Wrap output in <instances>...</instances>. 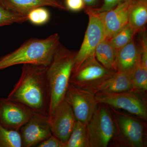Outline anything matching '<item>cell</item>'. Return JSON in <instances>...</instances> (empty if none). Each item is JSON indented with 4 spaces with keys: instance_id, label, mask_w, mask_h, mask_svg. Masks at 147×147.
<instances>
[{
    "instance_id": "1",
    "label": "cell",
    "mask_w": 147,
    "mask_h": 147,
    "mask_svg": "<svg viewBox=\"0 0 147 147\" xmlns=\"http://www.w3.org/2000/svg\"><path fill=\"white\" fill-rule=\"evenodd\" d=\"M47 67L23 64L21 76L7 98L23 103L35 113L49 117L50 95Z\"/></svg>"
},
{
    "instance_id": "2",
    "label": "cell",
    "mask_w": 147,
    "mask_h": 147,
    "mask_svg": "<svg viewBox=\"0 0 147 147\" xmlns=\"http://www.w3.org/2000/svg\"><path fill=\"white\" fill-rule=\"evenodd\" d=\"M77 52L60 44L47 67V76L50 90L48 115L53 114L64 100Z\"/></svg>"
},
{
    "instance_id": "3",
    "label": "cell",
    "mask_w": 147,
    "mask_h": 147,
    "mask_svg": "<svg viewBox=\"0 0 147 147\" xmlns=\"http://www.w3.org/2000/svg\"><path fill=\"white\" fill-rule=\"evenodd\" d=\"M58 34L44 39L32 38L19 48L0 59V70L19 64L48 66L57 48L60 44Z\"/></svg>"
},
{
    "instance_id": "4",
    "label": "cell",
    "mask_w": 147,
    "mask_h": 147,
    "mask_svg": "<svg viewBox=\"0 0 147 147\" xmlns=\"http://www.w3.org/2000/svg\"><path fill=\"white\" fill-rule=\"evenodd\" d=\"M115 127L112 144L117 147L147 146L146 121L109 106Z\"/></svg>"
},
{
    "instance_id": "5",
    "label": "cell",
    "mask_w": 147,
    "mask_h": 147,
    "mask_svg": "<svg viewBox=\"0 0 147 147\" xmlns=\"http://www.w3.org/2000/svg\"><path fill=\"white\" fill-rule=\"evenodd\" d=\"M95 98L98 103H103L125 110L147 121V91L132 88L113 93L97 92L95 94Z\"/></svg>"
},
{
    "instance_id": "6",
    "label": "cell",
    "mask_w": 147,
    "mask_h": 147,
    "mask_svg": "<svg viewBox=\"0 0 147 147\" xmlns=\"http://www.w3.org/2000/svg\"><path fill=\"white\" fill-rule=\"evenodd\" d=\"M87 125L90 147H107L112 144L115 127L108 105L98 103Z\"/></svg>"
},
{
    "instance_id": "7",
    "label": "cell",
    "mask_w": 147,
    "mask_h": 147,
    "mask_svg": "<svg viewBox=\"0 0 147 147\" xmlns=\"http://www.w3.org/2000/svg\"><path fill=\"white\" fill-rule=\"evenodd\" d=\"M84 9L88 16V24L80 50L76 53L72 73L87 59L95 56L96 47L105 38L104 27L99 13L93 7L85 6Z\"/></svg>"
},
{
    "instance_id": "8",
    "label": "cell",
    "mask_w": 147,
    "mask_h": 147,
    "mask_svg": "<svg viewBox=\"0 0 147 147\" xmlns=\"http://www.w3.org/2000/svg\"><path fill=\"white\" fill-rule=\"evenodd\" d=\"M116 71L105 68L95 56L84 61L75 72L71 74L69 83L80 88L96 92V90Z\"/></svg>"
},
{
    "instance_id": "9",
    "label": "cell",
    "mask_w": 147,
    "mask_h": 147,
    "mask_svg": "<svg viewBox=\"0 0 147 147\" xmlns=\"http://www.w3.org/2000/svg\"><path fill=\"white\" fill-rule=\"evenodd\" d=\"M95 94L69 83L64 99L71 106L76 120L87 124L90 119L98 104Z\"/></svg>"
},
{
    "instance_id": "10",
    "label": "cell",
    "mask_w": 147,
    "mask_h": 147,
    "mask_svg": "<svg viewBox=\"0 0 147 147\" xmlns=\"http://www.w3.org/2000/svg\"><path fill=\"white\" fill-rule=\"evenodd\" d=\"M34 113L21 102L8 98H0V124L5 128L19 130Z\"/></svg>"
},
{
    "instance_id": "11",
    "label": "cell",
    "mask_w": 147,
    "mask_h": 147,
    "mask_svg": "<svg viewBox=\"0 0 147 147\" xmlns=\"http://www.w3.org/2000/svg\"><path fill=\"white\" fill-rule=\"evenodd\" d=\"M19 130L22 147L36 146L53 134L49 117L35 113Z\"/></svg>"
},
{
    "instance_id": "12",
    "label": "cell",
    "mask_w": 147,
    "mask_h": 147,
    "mask_svg": "<svg viewBox=\"0 0 147 147\" xmlns=\"http://www.w3.org/2000/svg\"><path fill=\"white\" fill-rule=\"evenodd\" d=\"M49 118L52 134L65 144L76 121L71 106L64 99Z\"/></svg>"
},
{
    "instance_id": "13",
    "label": "cell",
    "mask_w": 147,
    "mask_h": 147,
    "mask_svg": "<svg viewBox=\"0 0 147 147\" xmlns=\"http://www.w3.org/2000/svg\"><path fill=\"white\" fill-rule=\"evenodd\" d=\"M133 1L125 0L109 11L98 13L104 27L105 39H111L128 24L129 14Z\"/></svg>"
},
{
    "instance_id": "14",
    "label": "cell",
    "mask_w": 147,
    "mask_h": 147,
    "mask_svg": "<svg viewBox=\"0 0 147 147\" xmlns=\"http://www.w3.org/2000/svg\"><path fill=\"white\" fill-rule=\"evenodd\" d=\"M141 53L135 37L123 47L117 51V71L129 77L140 63Z\"/></svg>"
},
{
    "instance_id": "15",
    "label": "cell",
    "mask_w": 147,
    "mask_h": 147,
    "mask_svg": "<svg viewBox=\"0 0 147 147\" xmlns=\"http://www.w3.org/2000/svg\"><path fill=\"white\" fill-rule=\"evenodd\" d=\"M0 4L9 10L24 15L41 7L49 6L67 10L63 0H0Z\"/></svg>"
},
{
    "instance_id": "16",
    "label": "cell",
    "mask_w": 147,
    "mask_h": 147,
    "mask_svg": "<svg viewBox=\"0 0 147 147\" xmlns=\"http://www.w3.org/2000/svg\"><path fill=\"white\" fill-rule=\"evenodd\" d=\"M133 88L129 76L117 71L97 87L96 92H121Z\"/></svg>"
},
{
    "instance_id": "17",
    "label": "cell",
    "mask_w": 147,
    "mask_h": 147,
    "mask_svg": "<svg viewBox=\"0 0 147 147\" xmlns=\"http://www.w3.org/2000/svg\"><path fill=\"white\" fill-rule=\"evenodd\" d=\"M147 22V1L134 0L129 11L128 24L137 34L146 29Z\"/></svg>"
},
{
    "instance_id": "18",
    "label": "cell",
    "mask_w": 147,
    "mask_h": 147,
    "mask_svg": "<svg viewBox=\"0 0 147 147\" xmlns=\"http://www.w3.org/2000/svg\"><path fill=\"white\" fill-rule=\"evenodd\" d=\"M117 51L109 40H102L96 47L95 56L97 60L105 68L117 71L116 67Z\"/></svg>"
},
{
    "instance_id": "19",
    "label": "cell",
    "mask_w": 147,
    "mask_h": 147,
    "mask_svg": "<svg viewBox=\"0 0 147 147\" xmlns=\"http://www.w3.org/2000/svg\"><path fill=\"white\" fill-rule=\"evenodd\" d=\"M65 147H90L86 123L76 121Z\"/></svg>"
},
{
    "instance_id": "20",
    "label": "cell",
    "mask_w": 147,
    "mask_h": 147,
    "mask_svg": "<svg viewBox=\"0 0 147 147\" xmlns=\"http://www.w3.org/2000/svg\"><path fill=\"white\" fill-rule=\"evenodd\" d=\"M0 147H22L19 130L8 129L0 124Z\"/></svg>"
},
{
    "instance_id": "21",
    "label": "cell",
    "mask_w": 147,
    "mask_h": 147,
    "mask_svg": "<svg viewBox=\"0 0 147 147\" xmlns=\"http://www.w3.org/2000/svg\"><path fill=\"white\" fill-rule=\"evenodd\" d=\"M136 34L134 30L128 24L109 40L117 52L130 42Z\"/></svg>"
},
{
    "instance_id": "22",
    "label": "cell",
    "mask_w": 147,
    "mask_h": 147,
    "mask_svg": "<svg viewBox=\"0 0 147 147\" xmlns=\"http://www.w3.org/2000/svg\"><path fill=\"white\" fill-rule=\"evenodd\" d=\"M28 21L27 15H22L11 11L0 4V27Z\"/></svg>"
},
{
    "instance_id": "23",
    "label": "cell",
    "mask_w": 147,
    "mask_h": 147,
    "mask_svg": "<svg viewBox=\"0 0 147 147\" xmlns=\"http://www.w3.org/2000/svg\"><path fill=\"white\" fill-rule=\"evenodd\" d=\"M132 88L136 89L147 90V68L139 64L130 77Z\"/></svg>"
},
{
    "instance_id": "24",
    "label": "cell",
    "mask_w": 147,
    "mask_h": 147,
    "mask_svg": "<svg viewBox=\"0 0 147 147\" xmlns=\"http://www.w3.org/2000/svg\"><path fill=\"white\" fill-rule=\"evenodd\" d=\"M28 21L34 25L40 26L48 22L50 19L49 11L44 7H41L31 11L28 15Z\"/></svg>"
},
{
    "instance_id": "25",
    "label": "cell",
    "mask_w": 147,
    "mask_h": 147,
    "mask_svg": "<svg viewBox=\"0 0 147 147\" xmlns=\"http://www.w3.org/2000/svg\"><path fill=\"white\" fill-rule=\"evenodd\" d=\"M138 42H137L141 53L140 65L147 68V36L146 29L138 33Z\"/></svg>"
},
{
    "instance_id": "26",
    "label": "cell",
    "mask_w": 147,
    "mask_h": 147,
    "mask_svg": "<svg viewBox=\"0 0 147 147\" xmlns=\"http://www.w3.org/2000/svg\"><path fill=\"white\" fill-rule=\"evenodd\" d=\"M37 147H65V144L60 139L52 134L50 137L40 142Z\"/></svg>"
},
{
    "instance_id": "27",
    "label": "cell",
    "mask_w": 147,
    "mask_h": 147,
    "mask_svg": "<svg viewBox=\"0 0 147 147\" xmlns=\"http://www.w3.org/2000/svg\"><path fill=\"white\" fill-rule=\"evenodd\" d=\"M125 0H103L102 5L98 8L93 7L98 13L106 12L113 9L119 3Z\"/></svg>"
},
{
    "instance_id": "28",
    "label": "cell",
    "mask_w": 147,
    "mask_h": 147,
    "mask_svg": "<svg viewBox=\"0 0 147 147\" xmlns=\"http://www.w3.org/2000/svg\"><path fill=\"white\" fill-rule=\"evenodd\" d=\"M65 4L67 10L73 11H80L86 6L84 0H65Z\"/></svg>"
},
{
    "instance_id": "29",
    "label": "cell",
    "mask_w": 147,
    "mask_h": 147,
    "mask_svg": "<svg viewBox=\"0 0 147 147\" xmlns=\"http://www.w3.org/2000/svg\"><path fill=\"white\" fill-rule=\"evenodd\" d=\"M99 0H84L86 6L93 7L96 5Z\"/></svg>"
},
{
    "instance_id": "30",
    "label": "cell",
    "mask_w": 147,
    "mask_h": 147,
    "mask_svg": "<svg viewBox=\"0 0 147 147\" xmlns=\"http://www.w3.org/2000/svg\"><path fill=\"white\" fill-rule=\"evenodd\" d=\"M145 1H147V0H145Z\"/></svg>"
}]
</instances>
